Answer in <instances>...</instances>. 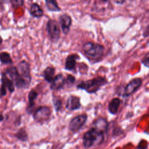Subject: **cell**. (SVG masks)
I'll use <instances>...</instances> for the list:
<instances>
[{
  "label": "cell",
  "mask_w": 149,
  "mask_h": 149,
  "mask_svg": "<svg viewBox=\"0 0 149 149\" xmlns=\"http://www.w3.org/2000/svg\"><path fill=\"white\" fill-rule=\"evenodd\" d=\"M104 51L103 45L93 42H87L82 47L83 54L91 61L100 60L103 56Z\"/></svg>",
  "instance_id": "6da1fadb"
},
{
  "label": "cell",
  "mask_w": 149,
  "mask_h": 149,
  "mask_svg": "<svg viewBox=\"0 0 149 149\" xmlns=\"http://www.w3.org/2000/svg\"><path fill=\"white\" fill-rule=\"evenodd\" d=\"M104 140V133L94 127H91L83 137V144L85 148L101 144Z\"/></svg>",
  "instance_id": "7a4b0ae2"
},
{
  "label": "cell",
  "mask_w": 149,
  "mask_h": 149,
  "mask_svg": "<svg viewBox=\"0 0 149 149\" xmlns=\"http://www.w3.org/2000/svg\"><path fill=\"white\" fill-rule=\"evenodd\" d=\"M107 83L108 81L105 78L98 76L93 79L81 81L77 84V88L84 90L88 93H95Z\"/></svg>",
  "instance_id": "3957f363"
},
{
  "label": "cell",
  "mask_w": 149,
  "mask_h": 149,
  "mask_svg": "<svg viewBox=\"0 0 149 149\" xmlns=\"http://www.w3.org/2000/svg\"><path fill=\"white\" fill-rule=\"evenodd\" d=\"M47 31L49 39L52 42H57L61 35V29L58 22L54 19H49L47 23Z\"/></svg>",
  "instance_id": "277c9868"
},
{
  "label": "cell",
  "mask_w": 149,
  "mask_h": 149,
  "mask_svg": "<svg viewBox=\"0 0 149 149\" xmlns=\"http://www.w3.org/2000/svg\"><path fill=\"white\" fill-rule=\"evenodd\" d=\"M51 114V109L47 106L39 107L34 112V119L39 123L46 122Z\"/></svg>",
  "instance_id": "5b68a950"
},
{
  "label": "cell",
  "mask_w": 149,
  "mask_h": 149,
  "mask_svg": "<svg viewBox=\"0 0 149 149\" xmlns=\"http://www.w3.org/2000/svg\"><path fill=\"white\" fill-rule=\"evenodd\" d=\"M19 74L20 77L29 86L31 82V75L30 65L26 61H22L18 64L17 67Z\"/></svg>",
  "instance_id": "8992f818"
},
{
  "label": "cell",
  "mask_w": 149,
  "mask_h": 149,
  "mask_svg": "<svg viewBox=\"0 0 149 149\" xmlns=\"http://www.w3.org/2000/svg\"><path fill=\"white\" fill-rule=\"evenodd\" d=\"M87 115L86 113L79 115L72 118L69 123V129L73 133L78 132L86 123Z\"/></svg>",
  "instance_id": "52a82bcc"
},
{
  "label": "cell",
  "mask_w": 149,
  "mask_h": 149,
  "mask_svg": "<svg viewBox=\"0 0 149 149\" xmlns=\"http://www.w3.org/2000/svg\"><path fill=\"white\" fill-rule=\"evenodd\" d=\"M142 80L140 78H134L130 80L125 87L122 96L127 97L135 93L141 86Z\"/></svg>",
  "instance_id": "ba28073f"
},
{
  "label": "cell",
  "mask_w": 149,
  "mask_h": 149,
  "mask_svg": "<svg viewBox=\"0 0 149 149\" xmlns=\"http://www.w3.org/2000/svg\"><path fill=\"white\" fill-rule=\"evenodd\" d=\"M59 24L62 31L64 34H68L70 31V27L72 25V18L67 13L62 14L59 16Z\"/></svg>",
  "instance_id": "9c48e42d"
},
{
  "label": "cell",
  "mask_w": 149,
  "mask_h": 149,
  "mask_svg": "<svg viewBox=\"0 0 149 149\" xmlns=\"http://www.w3.org/2000/svg\"><path fill=\"white\" fill-rule=\"evenodd\" d=\"M81 107L80 99L79 97L75 95H70L66 101V108L69 111H74L78 109Z\"/></svg>",
  "instance_id": "30bf717a"
},
{
  "label": "cell",
  "mask_w": 149,
  "mask_h": 149,
  "mask_svg": "<svg viewBox=\"0 0 149 149\" xmlns=\"http://www.w3.org/2000/svg\"><path fill=\"white\" fill-rule=\"evenodd\" d=\"M65 84V77L62 74H58L55 76L50 85V88L52 90H59L63 88Z\"/></svg>",
  "instance_id": "8fae6325"
},
{
  "label": "cell",
  "mask_w": 149,
  "mask_h": 149,
  "mask_svg": "<svg viewBox=\"0 0 149 149\" xmlns=\"http://www.w3.org/2000/svg\"><path fill=\"white\" fill-rule=\"evenodd\" d=\"M79 59L80 57L77 54H70L68 55L65 59V69L69 71L73 70L76 68V61Z\"/></svg>",
  "instance_id": "7c38bea8"
},
{
  "label": "cell",
  "mask_w": 149,
  "mask_h": 149,
  "mask_svg": "<svg viewBox=\"0 0 149 149\" xmlns=\"http://www.w3.org/2000/svg\"><path fill=\"white\" fill-rule=\"evenodd\" d=\"M108 127L107 120L103 118H98L94 120L92 124V127L100 130L104 133L107 132Z\"/></svg>",
  "instance_id": "4fadbf2b"
},
{
  "label": "cell",
  "mask_w": 149,
  "mask_h": 149,
  "mask_svg": "<svg viewBox=\"0 0 149 149\" xmlns=\"http://www.w3.org/2000/svg\"><path fill=\"white\" fill-rule=\"evenodd\" d=\"M120 102L121 101L119 98H113L112 99L108 105L109 112L112 115H116L118 112Z\"/></svg>",
  "instance_id": "5bb4252c"
},
{
  "label": "cell",
  "mask_w": 149,
  "mask_h": 149,
  "mask_svg": "<svg viewBox=\"0 0 149 149\" xmlns=\"http://www.w3.org/2000/svg\"><path fill=\"white\" fill-rule=\"evenodd\" d=\"M1 85L8 89L10 93H12L15 91L14 83L12 80L9 79L6 74L4 73H2L1 74Z\"/></svg>",
  "instance_id": "9a60e30c"
},
{
  "label": "cell",
  "mask_w": 149,
  "mask_h": 149,
  "mask_svg": "<svg viewBox=\"0 0 149 149\" xmlns=\"http://www.w3.org/2000/svg\"><path fill=\"white\" fill-rule=\"evenodd\" d=\"M37 95H38L37 93L34 90H31L29 93V95H28L29 105L27 108V111L29 113H31L33 110V108L35 105L34 101L36 99Z\"/></svg>",
  "instance_id": "2e32d148"
},
{
  "label": "cell",
  "mask_w": 149,
  "mask_h": 149,
  "mask_svg": "<svg viewBox=\"0 0 149 149\" xmlns=\"http://www.w3.org/2000/svg\"><path fill=\"white\" fill-rule=\"evenodd\" d=\"M55 69L52 66L47 67L42 73V76L44 79L48 83H52L55 77Z\"/></svg>",
  "instance_id": "e0dca14e"
},
{
  "label": "cell",
  "mask_w": 149,
  "mask_h": 149,
  "mask_svg": "<svg viewBox=\"0 0 149 149\" xmlns=\"http://www.w3.org/2000/svg\"><path fill=\"white\" fill-rule=\"evenodd\" d=\"M30 13L32 16L38 18L42 16L44 14V11L38 3H33L30 6Z\"/></svg>",
  "instance_id": "ac0fdd59"
},
{
  "label": "cell",
  "mask_w": 149,
  "mask_h": 149,
  "mask_svg": "<svg viewBox=\"0 0 149 149\" xmlns=\"http://www.w3.org/2000/svg\"><path fill=\"white\" fill-rule=\"evenodd\" d=\"M45 6L49 11L59 12L61 10L57 2L55 0H46Z\"/></svg>",
  "instance_id": "d6986e66"
},
{
  "label": "cell",
  "mask_w": 149,
  "mask_h": 149,
  "mask_svg": "<svg viewBox=\"0 0 149 149\" xmlns=\"http://www.w3.org/2000/svg\"><path fill=\"white\" fill-rule=\"evenodd\" d=\"M6 72L11 78V79H12L13 82H15L19 77V74L16 67H9L6 69Z\"/></svg>",
  "instance_id": "ffe728a7"
},
{
  "label": "cell",
  "mask_w": 149,
  "mask_h": 149,
  "mask_svg": "<svg viewBox=\"0 0 149 149\" xmlns=\"http://www.w3.org/2000/svg\"><path fill=\"white\" fill-rule=\"evenodd\" d=\"M0 61L3 64H11L12 63L10 55L6 52H2L0 53Z\"/></svg>",
  "instance_id": "44dd1931"
},
{
  "label": "cell",
  "mask_w": 149,
  "mask_h": 149,
  "mask_svg": "<svg viewBox=\"0 0 149 149\" xmlns=\"http://www.w3.org/2000/svg\"><path fill=\"white\" fill-rule=\"evenodd\" d=\"M16 136L18 139L22 141H26L28 138V136L26 130L23 128L19 129L17 131V132L16 134Z\"/></svg>",
  "instance_id": "7402d4cb"
},
{
  "label": "cell",
  "mask_w": 149,
  "mask_h": 149,
  "mask_svg": "<svg viewBox=\"0 0 149 149\" xmlns=\"http://www.w3.org/2000/svg\"><path fill=\"white\" fill-rule=\"evenodd\" d=\"M75 81H76L75 77L74 76L72 75V74H69L65 77V86H66L68 87H71L74 84Z\"/></svg>",
  "instance_id": "603a6c76"
},
{
  "label": "cell",
  "mask_w": 149,
  "mask_h": 149,
  "mask_svg": "<svg viewBox=\"0 0 149 149\" xmlns=\"http://www.w3.org/2000/svg\"><path fill=\"white\" fill-rule=\"evenodd\" d=\"M52 101L55 111H59L62 107V101L61 99L58 97H54Z\"/></svg>",
  "instance_id": "cb8c5ba5"
},
{
  "label": "cell",
  "mask_w": 149,
  "mask_h": 149,
  "mask_svg": "<svg viewBox=\"0 0 149 149\" xmlns=\"http://www.w3.org/2000/svg\"><path fill=\"white\" fill-rule=\"evenodd\" d=\"M141 63L144 66L149 68V52L144 55L141 60Z\"/></svg>",
  "instance_id": "d4e9b609"
},
{
  "label": "cell",
  "mask_w": 149,
  "mask_h": 149,
  "mask_svg": "<svg viewBox=\"0 0 149 149\" xmlns=\"http://www.w3.org/2000/svg\"><path fill=\"white\" fill-rule=\"evenodd\" d=\"M10 2L12 3V5L14 8L20 7V6H22L24 3V1H20V0H19V1L13 0V1H11Z\"/></svg>",
  "instance_id": "484cf974"
},
{
  "label": "cell",
  "mask_w": 149,
  "mask_h": 149,
  "mask_svg": "<svg viewBox=\"0 0 149 149\" xmlns=\"http://www.w3.org/2000/svg\"><path fill=\"white\" fill-rule=\"evenodd\" d=\"M6 94V88L1 85L0 87V97L5 95Z\"/></svg>",
  "instance_id": "4316f807"
},
{
  "label": "cell",
  "mask_w": 149,
  "mask_h": 149,
  "mask_svg": "<svg viewBox=\"0 0 149 149\" xmlns=\"http://www.w3.org/2000/svg\"><path fill=\"white\" fill-rule=\"evenodd\" d=\"M143 36L144 37H149V24L147 26L144 30L143 33Z\"/></svg>",
  "instance_id": "83f0119b"
},
{
  "label": "cell",
  "mask_w": 149,
  "mask_h": 149,
  "mask_svg": "<svg viewBox=\"0 0 149 149\" xmlns=\"http://www.w3.org/2000/svg\"><path fill=\"white\" fill-rule=\"evenodd\" d=\"M125 1H115V2L116 3H123Z\"/></svg>",
  "instance_id": "f1b7e54d"
},
{
  "label": "cell",
  "mask_w": 149,
  "mask_h": 149,
  "mask_svg": "<svg viewBox=\"0 0 149 149\" xmlns=\"http://www.w3.org/2000/svg\"><path fill=\"white\" fill-rule=\"evenodd\" d=\"M3 120V116L2 115L0 114V121H2Z\"/></svg>",
  "instance_id": "f546056e"
},
{
  "label": "cell",
  "mask_w": 149,
  "mask_h": 149,
  "mask_svg": "<svg viewBox=\"0 0 149 149\" xmlns=\"http://www.w3.org/2000/svg\"><path fill=\"white\" fill-rule=\"evenodd\" d=\"M2 38H1V36H0V44L2 42Z\"/></svg>",
  "instance_id": "4dcf8cb0"
}]
</instances>
